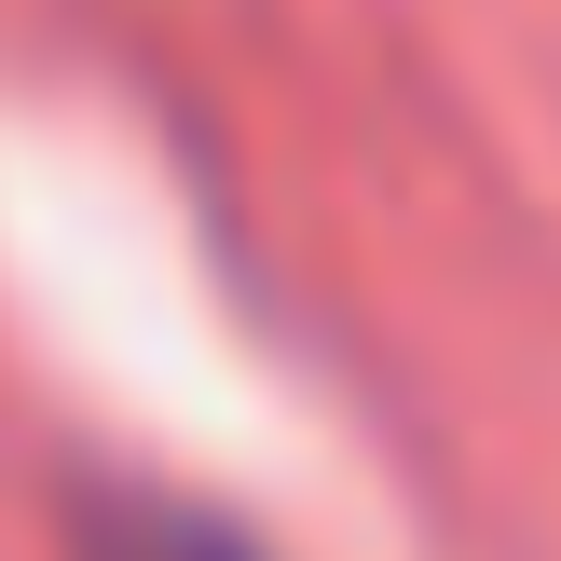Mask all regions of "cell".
Listing matches in <instances>:
<instances>
[{"mask_svg":"<svg viewBox=\"0 0 561 561\" xmlns=\"http://www.w3.org/2000/svg\"><path fill=\"white\" fill-rule=\"evenodd\" d=\"M96 561H247V548L219 535V520H179V507H110Z\"/></svg>","mask_w":561,"mask_h":561,"instance_id":"cell-1","label":"cell"}]
</instances>
